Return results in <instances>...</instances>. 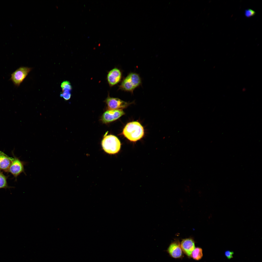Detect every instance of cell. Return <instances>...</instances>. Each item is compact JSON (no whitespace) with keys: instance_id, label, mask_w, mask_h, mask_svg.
<instances>
[{"instance_id":"obj_7","label":"cell","mask_w":262,"mask_h":262,"mask_svg":"<svg viewBox=\"0 0 262 262\" xmlns=\"http://www.w3.org/2000/svg\"><path fill=\"white\" fill-rule=\"evenodd\" d=\"M13 158L8 171L16 178L22 172L25 173L24 167L25 163L14 156Z\"/></svg>"},{"instance_id":"obj_16","label":"cell","mask_w":262,"mask_h":262,"mask_svg":"<svg viewBox=\"0 0 262 262\" xmlns=\"http://www.w3.org/2000/svg\"><path fill=\"white\" fill-rule=\"evenodd\" d=\"M256 14L254 10L250 9L246 10L245 12V16L247 17H250L254 16Z\"/></svg>"},{"instance_id":"obj_13","label":"cell","mask_w":262,"mask_h":262,"mask_svg":"<svg viewBox=\"0 0 262 262\" xmlns=\"http://www.w3.org/2000/svg\"><path fill=\"white\" fill-rule=\"evenodd\" d=\"M8 187L6 176L2 172H0V189L6 188Z\"/></svg>"},{"instance_id":"obj_3","label":"cell","mask_w":262,"mask_h":262,"mask_svg":"<svg viewBox=\"0 0 262 262\" xmlns=\"http://www.w3.org/2000/svg\"><path fill=\"white\" fill-rule=\"evenodd\" d=\"M101 144L104 151L110 154L117 153L121 147V143L119 139L115 136L112 135L104 136Z\"/></svg>"},{"instance_id":"obj_15","label":"cell","mask_w":262,"mask_h":262,"mask_svg":"<svg viewBox=\"0 0 262 262\" xmlns=\"http://www.w3.org/2000/svg\"><path fill=\"white\" fill-rule=\"evenodd\" d=\"M70 92L68 91H62L60 94V97H62L65 100H68L70 99L71 96Z\"/></svg>"},{"instance_id":"obj_12","label":"cell","mask_w":262,"mask_h":262,"mask_svg":"<svg viewBox=\"0 0 262 262\" xmlns=\"http://www.w3.org/2000/svg\"><path fill=\"white\" fill-rule=\"evenodd\" d=\"M191 256L195 260H198L201 259L203 256L202 249L199 247L195 248L192 252Z\"/></svg>"},{"instance_id":"obj_1","label":"cell","mask_w":262,"mask_h":262,"mask_svg":"<svg viewBox=\"0 0 262 262\" xmlns=\"http://www.w3.org/2000/svg\"><path fill=\"white\" fill-rule=\"evenodd\" d=\"M141 79L138 74L133 72L129 73L124 78L119 86V90L133 93L134 90L141 85Z\"/></svg>"},{"instance_id":"obj_8","label":"cell","mask_w":262,"mask_h":262,"mask_svg":"<svg viewBox=\"0 0 262 262\" xmlns=\"http://www.w3.org/2000/svg\"><path fill=\"white\" fill-rule=\"evenodd\" d=\"M122 76V71L117 68H115L110 71L107 76L109 85L113 86L117 84L121 81Z\"/></svg>"},{"instance_id":"obj_9","label":"cell","mask_w":262,"mask_h":262,"mask_svg":"<svg viewBox=\"0 0 262 262\" xmlns=\"http://www.w3.org/2000/svg\"><path fill=\"white\" fill-rule=\"evenodd\" d=\"M180 246L183 252L187 256H191L192 252L195 248L194 240L191 238L183 239Z\"/></svg>"},{"instance_id":"obj_14","label":"cell","mask_w":262,"mask_h":262,"mask_svg":"<svg viewBox=\"0 0 262 262\" xmlns=\"http://www.w3.org/2000/svg\"><path fill=\"white\" fill-rule=\"evenodd\" d=\"M62 91H71L72 90V86L70 82L68 81H66L63 82L61 85Z\"/></svg>"},{"instance_id":"obj_2","label":"cell","mask_w":262,"mask_h":262,"mask_svg":"<svg viewBox=\"0 0 262 262\" xmlns=\"http://www.w3.org/2000/svg\"><path fill=\"white\" fill-rule=\"evenodd\" d=\"M123 133L129 140L135 142L142 137L144 135V130L139 122H132L126 125L123 130Z\"/></svg>"},{"instance_id":"obj_4","label":"cell","mask_w":262,"mask_h":262,"mask_svg":"<svg viewBox=\"0 0 262 262\" xmlns=\"http://www.w3.org/2000/svg\"><path fill=\"white\" fill-rule=\"evenodd\" d=\"M32 69L31 68L21 67L12 74L10 80L15 86L18 87L23 82Z\"/></svg>"},{"instance_id":"obj_5","label":"cell","mask_w":262,"mask_h":262,"mask_svg":"<svg viewBox=\"0 0 262 262\" xmlns=\"http://www.w3.org/2000/svg\"><path fill=\"white\" fill-rule=\"evenodd\" d=\"M124 114L122 109L108 110L103 114L101 120L104 123H109L117 120Z\"/></svg>"},{"instance_id":"obj_17","label":"cell","mask_w":262,"mask_h":262,"mask_svg":"<svg viewBox=\"0 0 262 262\" xmlns=\"http://www.w3.org/2000/svg\"><path fill=\"white\" fill-rule=\"evenodd\" d=\"M234 254V252L232 251L229 250H227L225 252V256L229 259H230L233 257V255Z\"/></svg>"},{"instance_id":"obj_11","label":"cell","mask_w":262,"mask_h":262,"mask_svg":"<svg viewBox=\"0 0 262 262\" xmlns=\"http://www.w3.org/2000/svg\"><path fill=\"white\" fill-rule=\"evenodd\" d=\"M14 158L10 157L0 151V169L8 171Z\"/></svg>"},{"instance_id":"obj_6","label":"cell","mask_w":262,"mask_h":262,"mask_svg":"<svg viewBox=\"0 0 262 262\" xmlns=\"http://www.w3.org/2000/svg\"><path fill=\"white\" fill-rule=\"evenodd\" d=\"M108 110L122 109L128 106L131 103L117 98L110 97L109 95L105 100Z\"/></svg>"},{"instance_id":"obj_10","label":"cell","mask_w":262,"mask_h":262,"mask_svg":"<svg viewBox=\"0 0 262 262\" xmlns=\"http://www.w3.org/2000/svg\"><path fill=\"white\" fill-rule=\"evenodd\" d=\"M167 252L173 258H180L182 255V251L179 241L176 240L172 243L168 248Z\"/></svg>"}]
</instances>
